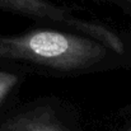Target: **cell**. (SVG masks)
Returning a JSON list of instances; mask_svg holds the SVG:
<instances>
[{"instance_id":"obj_5","label":"cell","mask_w":131,"mask_h":131,"mask_svg":"<svg viewBox=\"0 0 131 131\" xmlns=\"http://www.w3.org/2000/svg\"><path fill=\"white\" fill-rule=\"evenodd\" d=\"M106 1H111L118 5H130L131 4V0H106Z\"/></svg>"},{"instance_id":"obj_1","label":"cell","mask_w":131,"mask_h":131,"mask_svg":"<svg viewBox=\"0 0 131 131\" xmlns=\"http://www.w3.org/2000/svg\"><path fill=\"white\" fill-rule=\"evenodd\" d=\"M107 55L101 42L60 29H33L0 35V60L28 64L55 71H78L94 66Z\"/></svg>"},{"instance_id":"obj_4","label":"cell","mask_w":131,"mask_h":131,"mask_svg":"<svg viewBox=\"0 0 131 131\" xmlns=\"http://www.w3.org/2000/svg\"><path fill=\"white\" fill-rule=\"evenodd\" d=\"M19 82L20 77L18 74L6 70H0V104L5 101L10 92L18 85Z\"/></svg>"},{"instance_id":"obj_3","label":"cell","mask_w":131,"mask_h":131,"mask_svg":"<svg viewBox=\"0 0 131 131\" xmlns=\"http://www.w3.org/2000/svg\"><path fill=\"white\" fill-rule=\"evenodd\" d=\"M0 131H70L51 108L38 107L20 112L3 124Z\"/></svg>"},{"instance_id":"obj_6","label":"cell","mask_w":131,"mask_h":131,"mask_svg":"<svg viewBox=\"0 0 131 131\" xmlns=\"http://www.w3.org/2000/svg\"><path fill=\"white\" fill-rule=\"evenodd\" d=\"M129 131H131V127H130V130H129Z\"/></svg>"},{"instance_id":"obj_2","label":"cell","mask_w":131,"mask_h":131,"mask_svg":"<svg viewBox=\"0 0 131 131\" xmlns=\"http://www.w3.org/2000/svg\"><path fill=\"white\" fill-rule=\"evenodd\" d=\"M0 9L46 23L62 26L64 28H71L80 35L101 42L116 53H124L125 51L122 41L111 29L101 24L77 18L70 13V10L47 0H0Z\"/></svg>"}]
</instances>
